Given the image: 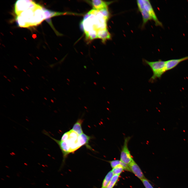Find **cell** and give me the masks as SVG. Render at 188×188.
Segmentation results:
<instances>
[{
  "mask_svg": "<svg viewBox=\"0 0 188 188\" xmlns=\"http://www.w3.org/2000/svg\"><path fill=\"white\" fill-rule=\"evenodd\" d=\"M109 16L108 8L100 10L92 9L85 15L80 25L87 40L99 39L107 30V21Z\"/></svg>",
  "mask_w": 188,
  "mask_h": 188,
  "instance_id": "cell-1",
  "label": "cell"
},
{
  "mask_svg": "<svg viewBox=\"0 0 188 188\" xmlns=\"http://www.w3.org/2000/svg\"><path fill=\"white\" fill-rule=\"evenodd\" d=\"M39 5L23 11L17 16L16 21L20 27L27 28L36 26L45 20L44 11L42 7H38Z\"/></svg>",
  "mask_w": 188,
  "mask_h": 188,
  "instance_id": "cell-2",
  "label": "cell"
},
{
  "mask_svg": "<svg viewBox=\"0 0 188 188\" xmlns=\"http://www.w3.org/2000/svg\"><path fill=\"white\" fill-rule=\"evenodd\" d=\"M79 135L71 129L64 133L60 140H54L61 151L64 159L69 154L74 152L82 146L80 142Z\"/></svg>",
  "mask_w": 188,
  "mask_h": 188,
  "instance_id": "cell-3",
  "label": "cell"
},
{
  "mask_svg": "<svg viewBox=\"0 0 188 188\" xmlns=\"http://www.w3.org/2000/svg\"><path fill=\"white\" fill-rule=\"evenodd\" d=\"M146 65L149 66L153 74L149 80V81L153 83L157 79H160L162 75L166 72V61L161 60L154 61H150L145 59L143 60Z\"/></svg>",
  "mask_w": 188,
  "mask_h": 188,
  "instance_id": "cell-4",
  "label": "cell"
},
{
  "mask_svg": "<svg viewBox=\"0 0 188 188\" xmlns=\"http://www.w3.org/2000/svg\"><path fill=\"white\" fill-rule=\"evenodd\" d=\"M38 4L32 0H19L15 5V12L17 16L23 11L36 7Z\"/></svg>",
  "mask_w": 188,
  "mask_h": 188,
  "instance_id": "cell-5",
  "label": "cell"
},
{
  "mask_svg": "<svg viewBox=\"0 0 188 188\" xmlns=\"http://www.w3.org/2000/svg\"><path fill=\"white\" fill-rule=\"evenodd\" d=\"M131 138L130 137L125 138L124 144L122 147L120 155V160L127 165H128L133 160L129 150L128 144Z\"/></svg>",
  "mask_w": 188,
  "mask_h": 188,
  "instance_id": "cell-6",
  "label": "cell"
},
{
  "mask_svg": "<svg viewBox=\"0 0 188 188\" xmlns=\"http://www.w3.org/2000/svg\"><path fill=\"white\" fill-rule=\"evenodd\" d=\"M43 9L44 12L45 17V20H46L51 27H52V28L55 31L56 30L54 29V27L52 25V23L51 21H50V19L51 17L60 15H80V14L77 13L67 12H56L49 10L44 8H43Z\"/></svg>",
  "mask_w": 188,
  "mask_h": 188,
  "instance_id": "cell-7",
  "label": "cell"
},
{
  "mask_svg": "<svg viewBox=\"0 0 188 188\" xmlns=\"http://www.w3.org/2000/svg\"><path fill=\"white\" fill-rule=\"evenodd\" d=\"M144 8L155 23L156 26H162V23L158 20L151 4L148 0H142Z\"/></svg>",
  "mask_w": 188,
  "mask_h": 188,
  "instance_id": "cell-8",
  "label": "cell"
},
{
  "mask_svg": "<svg viewBox=\"0 0 188 188\" xmlns=\"http://www.w3.org/2000/svg\"><path fill=\"white\" fill-rule=\"evenodd\" d=\"M137 3L138 9L142 16V25L144 26L149 20H152V19L145 9L142 0H137Z\"/></svg>",
  "mask_w": 188,
  "mask_h": 188,
  "instance_id": "cell-9",
  "label": "cell"
},
{
  "mask_svg": "<svg viewBox=\"0 0 188 188\" xmlns=\"http://www.w3.org/2000/svg\"><path fill=\"white\" fill-rule=\"evenodd\" d=\"M131 172L141 180L145 178L141 169L134 161H132L128 165Z\"/></svg>",
  "mask_w": 188,
  "mask_h": 188,
  "instance_id": "cell-10",
  "label": "cell"
},
{
  "mask_svg": "<svg viewBox=\"0 0 188 188\" xmlns=\"http://www.w3.org/2000/svg\"><path fill=\"white\" fill-rule=\"evenodd\" d=\"M91 4L94 9L100 10L107 8L108 5L113 2H106L101 0H93L87 1Z\"/></svg>",
  "mask_w": 188,
  "mask_h": 188,
  "instance_id": "cell-11",
  "label": "cell"
},
{
  "mask_svg": "<svg viewBox=\"0 0 188 188\" xmlns=\"http://www.w3.org/2000/svg\"><path fill=\"white\" fill-rule=\"evenodd\" d=\"M187 60H188V56L180 58L171 59L166 61L165 65L166 71H168L173 69L181 62Z\"/></svg>",
  "mask_w": 188,
  "mask_h": 188,
  "instance_id": "cell-12",
  "label": "cell"
},
{
  "mask_svg": "<svg viewBox=\"0 0 188 188\" xmlns=\"http://www.w3.org/2000/svg\"><path fill=\"white\" fill-rule=\"evenodd\" d=\"M83 121V119H78L74 125L72 130L79 135L83 133L82 128V124Z\"/></svg>",
  "mask_w": 188,
  "mask_h": 188,
  "instance_id": "cell-13",
  "label": "cell"
},
{
  "mask_svg": "<svg viewBox=\"0 0 188 188\" xmlns=\"http://www.w3.org/2000/svg\"><path fill=\"white\" fill-rule=\"evenodd\" d=\"M108 162L110 163L111 166L112 168H113L118 165H122L124 167V170L131 172L128 165L124 163L120 160H114L109 161Z\"/></svg>",
  "mask_w": 188,
  "mask_h": 188,
  "instance_id": "cell-14",
  "label": "cell"
},
{
  "mask_svg": "<svg viewBox=\"0 0 188 188\" xmlns=\"http://www.w3.org/2000/svg\"><path fill=\"white\" fill-rule=\"evenodd\" d=\"M114 175L111 170L107 173L103 180L101 188H106Z\"/></svg>",
  "mask_w": 188,
  "mask_h": 188,
  "instance_id": "cell-15",
  "label": "cell"
},
{
  "mask_svg": "<svg viewBox=\"0 0 188 188\" xmlns=\"http://www.w3.org/2000/svg\"><path fill=\"white\" fill-rule=\"evenodd\" d=\"M120 174H114L106 188H113L117 182Z\"/></svg>",
  "mask_w": 188,
  "mask_h": 188,
  "instance_id": "cell-16",
  "label": "cell"
},
{
  "mask_svg": "<svg viewBox=\"0 0 188 188\" xmlns=\"http://www.w3.org/2000/svg\"><path fill=\"white\" fill-rule=\"evenodd\" d=\"M124 170V169L122 165H118L112 169L111 170L114 174H120Z\"/></svg>",
  "mask_w": 188,
  "mask_h": 188,
  "instance_id": "cell-17",
  "label": "cell"
},
{
  "mask_svg": "<svg viewBox=\"0 0 188 188\" xmlns=\"http://www.w3.org/2000/svg\"><path fill=\"white\" fill-rule=\"evenodd\" d=\"M141 181L145 188H154L146 178L141 180Z\"/></svg>",
  "mask_w": 188,
  "mask_h": 188,
  "instance_id": "cell-18",
  "label": "cell"
},
{
  "mask_svg": "<svg viewBox=\"0 0 188 188\" xmlns=\"http://www.w3.org/2000/svg\"><path fill=\"white\" fill-rule=\"evenodd\" d=\"M14 67L16 69H17V66H16L15 65V66H14Z\"/></svg>",
  "mask_w": 188,
  "mask_h": 188,
  "instance_id": "cell-19",
  "label": "cell"
},
{
  "mask_svg": "<svg viewBox=\"0 0 188 188\" xmlns=\"http://www.w3.org/2000/svg\"><path fill=\"white\" fill-rule=\"evenodd\" d=\"M21 89L22 91H24V90L23 89H22L21 88Z\"/></svg>",
  "mask_w": 188,
  "mask_h": 188,
  "instance_id": "cell-20",
  "label": "cell"
},
{
  "mask_svg": "<svg viewBox=\"0 0 188 188\" xmlns=\"http://www.w3.org/2000/svg\"><path fill=\"white\" fill-rule=\"evenodd\" d=\"M23 70L24 72H26V71L25 69H23Z\"/></svg>",
  "mask_w": 188,
  "mask_h": 188,
  "instance_id": "cell-21",
  "label": "cell"
},
{
  "mask_svg": "<svg viewBox=\"0 0 188 188\" xmlns=\"http://www.w3.org/2000/svg\"><path fill=\"white\" fill-rule=\"evenodd\" d=\"M4 77H5V78H7V77L6 76H5V75H4Z\"/></svg>",
  "mask_w": 188,
  "mask_h": 188,
  "instance_id": "cell-22",
  "label": "cell"
},
{
  "mask_svg": "<svg viewBox=\"0 0 188 188\" xmlns=\"http://www.w3.org/2000/svg\"><path fill=\"white\" fill-rule=\"evenodd\" d=\"M26 87L27 89H29L28 88V87H27V86H26Z\"/></svg>",
  "mask_w": 188,
  "mask_h": 188,
  "instance_id": "cell-23",
  "label": "cell"
},
{
  "mask_svg": "<svg viewBox=\"0 0 188 188\" xmlns=\"http://www.w3.org/2000/svg\"><path fill=\"white\" fill-rule=\"evenodd\" d=\"M8 81H9V82H10V81H11L10 80H9V79H8Z\"/></svg>",
  "mask_w": 188,
  "mask_h": 188,
  "instance_id": "cell-24",
  "label": "cell"
},
{
  "mask_svg": "<svg viewBox=\"0 0 188 188\" xmlns=\"http://www.w3.org/2000/svg\"><path fill=\"white\" fill-rule=\"evenodd\" d=\"M42 77V78L43 79H45V78H44V77Z\"/></svg>",
  "mask_w": 188,
  "mask_h": 188,
  "instance_id": "cell-25",
  "label": "cell"
},
{
  "mask_svg": "<svg viewBox=\"0 0 188 188\" xmlns=\"http://www.w3.org/2000/svg\"><path fill=\"white\" fill-rule=\"evenodd\" d=\"M44 99H46V100H47V99H46V98H45V97H44Z\"/></svg>",
  "mask_w": 188,
  "mask_h": 188,
  "instance_id": "cell-26",
  "label": "cell"
},
{
  "mask_svg": "<svg viewBox=\"0 0 188 188\" xmlns=\"http://www.w3.org/2000/svg\"><path fill=\"white\" fill-rule=\"evenodd\" d=\"M12 95H13V96H15V95H14L13 94H12Z\"/></svg>",
  "mask_w": 188,
  "mask_h": 188,
  "instance_id": "cell-27",
  "label": "cell"
},
{
  "mask_svg": "<svg viewBox=\"0 0 188 188\" xmlns=\"http://www.w3.org/2000/svg\"><path fill=\"white\" fill-rule=\"evenodd\" d=\"M27 75H28V76H29V77H30V76L29 75H28V74H27Z\"/></svg>",
  "mask_w": 188,
  "mask_h": 188,
  "instance_id": "cell-28",
  "label": "cell"
},
{
  "mask_svg": "<svg viewBox=\"0 0 188 188\" xmlns=\"http://www.w3.org/2000/svg\"><path fill=\"white\" fill-rule=\"evenodd\" d=\"M30 63L32 65V63H31V62H30Z\"/></svg>",
  "mask_w": 188,
  "mask_h": 188,
  "instance_id": "cell-29",
  "label": "cell"
}]
</instances>
